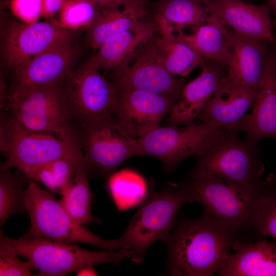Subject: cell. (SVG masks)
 I'll list each match as a JSON object with an SVG mask.
<instances>
[{
    "label": "cell",
    "mask_w": 276,
    "mask_h": 276,
    "mask_svg": "<svg viewBox=\"0 0 276 276\" xmlns=\"http://www.w3.org/2000/svg\"><path fill=\"white\" fill-rule=\"evenodd\" d=\"M234 237L211 217L183 219L162 241L167 249L171 275L212 276L224 267L232 253Z\"/></svg>",
    "instance_id": "obj_1"
},
{
    "label": "cell",
    "mask_w": 276,
    "mask_h": 276,
    "mask_svg": "<svg viewBox=\"0 0 276 276\" xmlns=\"http://www.w3.org/2000/svg\"><path fill=\"white\" fill-rule=\"evenodd\" d=\"M263 180L252 183L228 181L192 170L182 184L190 202L199 203L208 215L241 241L242 233L251 232L250 218Z\"/></svg>",
    "instance_id": "obj_2"
},
{
    "label": "cell",
    "mask_w": 276,
    "mask_h": 276,
    "mask_svg": "<svg viewBox=\"0 0 276 276\" xmlns=\"http://www.w3.org/2000/svg\"><path fill=\"white\" fill-rule=\"evenodd\" d=\"M2 107L6 116L30 130L59 135L77 131L61 83L44 86L14 83Z\"/></svg>",
    "instance_id": "obj_3"
},
{
    "label": "cell",
    "mask_w": 276,
    "mask_h": 276,
    "mask_svg": "<svg viewBox=\"0 0 276 276\" xmlns=\"http://www.w3.org/2000/svg\"><path fill=\"white\" fill-rule=\"evenodd\" d=\"M0 149L5 158L1 167L22 172L54 159L83 156L78 131L63 135L34 131L6 114L1 123Z\"/></svg>",
    "instance_id": "obj_4"
},
{
    "label": "cell",
    "mask_w": 276,
    "mask_h": 276,
    "mask_svg": "<svg viewBox=\"0 0 276 276\" xmlns=\"http://www.w3.org/2000/svg\"><path fill=\"white\" fill-rule=\"evenodd\" d=\"M55 194L48 189H42L38 182L30 180L25 191L30 227L21 238L39 237L66 243L82 242L106 250H117L123 247L120 238L115 240L102 238L76 221L56 199Z\"/></svg>",
    "instance_id": "obj_5"
},
{
    "label": "cell",
    "mask_w": 276,
    "mask_h": 276,
    "mask_svg": "<svg viewBox=\"0 0 276 276\" xmlns=\"http://www.w3.org/2000/svg\"><path fill=\"white\" fill-rule=\"evenodd\" d=\"M8 239L16 254L38 271V275H65L86 266L102 263L118 265L125 258L136 261L133 251L127 247L117 250L90 251L74 243L44 238Z\"/></svg>",
    "instance_id": "obj_6"
},
{
    "label": "cell",
    "mask_w": 276,
    "mask_h": 276,
    "mask_svg": "<svg viewBox=\"0 0 276 276\" xmlns=\"http://www.w3.org/2000/svg\"><path fill=\"white\" fill-rule=\"evenodd\" d=\"M187 202L190 201L182 184L171 185L150 192L139 205L120 237L123 247L133 251L136 264L143 262L154 242L162 241L170 234L176 225L178 210Z\"/></svg>",
    "instance_id": "obj_7"
},
{
    "label": "cell",
    "mask_w": 276,
    "mask_h": 276,
    "mask_svg": "<svg viewBox=\"0 0 276 276\" xmlns=\"http://www.w3.org/2000/svg\"><path fill=\"white\" fill-rule=\"evenodd\" d=\"M231 132L223 127L203 123L159 126L136 139L137 155L156 158L166 171H171L183 160L205 153Z\"/></svg>",
    "instance_id": "obj_8"
},
{
    "label": "cell",
    "mask_w": 276,
    "mask_h": 276,
    "mask_svg": "<svg viewBox=\"0 0 276 276\" xmlns=\"http://www.w3.org/2000/svg\"><path fill=\"white\" fill-rule=\"evenodd\" d=\"M72 118L83 123L113 119L119 90L86 62L74 68L61 83Z\"/></svg>",
    "instance_id": "obj_9"
},
{
    "label": "cell",
    "mask_w": 276,
    "mask_h": 276,
    "mask_svg": "<svg viewBox=\"0 0 276 276\" xmlns=\"http://www.w3.org/2000/svg\"><path fill=\"white\" fill-rule=\"evenodd\" d=\"M88 174L108 178L127 158L137 155L136 139L113 120H97L77 126Z\"/></svg>",
    "instance_id": "obj_10"
},
{
    "label": "cell",
    "mask_w": 276,
    "mask_h": 276,
    "mask_svg": "<svg viewBox=\"0 0 276 276\" xmlns=\"http://www.w3.org/2000/svg\"><path fill=\"white\" fill-rule=\"evenodd\" d=\"M258 146L244 142L231 132L199 156L194 171L228 181L252 183L261 180L264 165Z\"/></svg>",
    "instance_id": "obj_11"
},
{
    "label": "cell",
    "mask_w": 276,
    "mask_h": 276,
    "mask_svg": "<svg viewBox=\"0 0 276 276\" xmlns=\"http://www.w3.org/2000/svg\"><path fill=\"white\" fill-rule=\"evenodd\" d=\"M73 31L53 21L32 24L14 21L9 25L5 35L3 56L6 65L13 68L60 43L72 41Z\"/></svg>",
    "instance_id": "obj_12"
},
{
    "label": "cell",
    "mask_w": 276,
    "mask_h": 276,
    "mask_svg": "<svg viewBox=\"0 0 276 276\" xmlns=\"http://www.w3.org/2000/svg\"><path fill=\"white\" fill-rule=\"evenodd\" d=\"M112 78L111 82L119 90L147 91L176 101L186 84L157 62L145 44L131 60L112 71Z\"/></svg>",
    "instance_id": "obj_13"
},
{
    "label": "cell",
    "mask_w": 276,
    "mask_h": 276,
    "mask_svg": "<svg viewBox=\"0 0 276 276\" xmlns=\"http://www.w3.org/2000/svg\"><path fill=\"white\" fill-rule=\"evenodd\" d=\"M252 110L234 127L232 132H245L247 142L258 146L264 137L276 139V43L271 47L259 84L254 91Z\"/></svg>",
    "instance_id": "obj_14"
},
{
    "label": "cell",
    "mask_w": 276,
    "mask_h": 276,
    "mask_svg": "<svg viewBox=\"0 0 276 276\" xmlns=\"http://www.w3.org/2000/svg\"><path fill=\"white\" fill-rule=\"evenodd\" d=\"M175 102L166 96L147 91L119 90L113 119L129 135L137 139L159 127Z\"/></svg>",
    "instance_id": "obj_15"
},
{
    "label": "cell",
    "mask_w": 276,
    "mask_h": 276,
    "mask_svg": "<svg viewBox=\"0 0 276 276\" xmlns=\"http://www.w3.org/2000/svg\"><path fill=\"white\" fill-rule=\"evenodd\" d=\"M210 15L241 34L274 43L271 9L241 0H204Z\"/></svg>",
    "instance_id": "obj_16"
},
{
    "label": "cell",
    "mask_w": 276,
    "mask_h": 276,
    "mask_svg": "<svg viewBox=\"0 0 276 276\" xmlns=\"http://www.w3.org/2000/svg\"><path fill=\"white\" fill-rule=\"evenodd\" d=\"M199 76L182 87L166 123L170 126H188L204 108L215 92L221 79L227 74L224 65L204 59Z\"/></svg>",
    "instance_id": "obj_17"
},
{
    "label": "cell",
    "mask_w": 276,
    "mask_h": 276,
    "mask_svg": "<svg viewBox=\"0 0 276 276\" xmlns=\"http://www.w3.org/2000/svg\"><path fill=\"white\" fill-rule=\"evenodd\" d=\"M254 98V91L246 83L226 74L198 118L200 123L223 127L232 132L252 107Z\"/></svg>",
    "instance_id": "obj_18"
},
{
    "label": "cell",
    "mask_w": 276,
    "mask_h": 276,
    "mask_svg": "<svg viewBox=\"0 0 276 276\" xmlns=\"http://www.w3.org/2000/svg\"><path fill=\"white\" fill-rule=\"evenodd\" d=\"M77 51L68 41L55 45L15 68V83L44 86L61 84L74 70Z\"/></svg>",
    "instance_id": "obj_19"
},
{
    "label": "cell",
    "mask_w": 276,
    "mask_h": 276,
    "mask_svg": "<svg viewBox=\"0 0 276 276\" xmlns=\"http://www.w3.org/2000/svg\"><path fill=\"white\" fill-rule=\"evenodd\" d=\"M153 21L157 34L145 46L157 62L172 74L180 77L188 76L200 65L204 58L177 37L174 27L155 14Z\"/></svg>",
    "instance_id": "obj_20"
},
{
    "label": "cell",
    "mask_w": 276,
    "mask_h": 276,
    "mask_svg": "<svg viewBox=\"0 0 276 276\" xmlns=\"http://www.w3.org/2000/svg\"><path fill=\"white\" fill-rule=\"evenodd\" d=\"M224 32L235 57L234 64L228 68L227 75L242 81L255 91L271 42L241 34L224 25Z\"/></svg>",
    "instance_id": "obj_21"
},
{
    "label": "cell",
    "mask_w": 276,
    "mask_h": 276,
    "mask_svg": "<svg viewBox=\"0 0 276 276\" xmlns=\"http://www.w3.org/2000/svg\"><path fill=\"white\" fill-rule=\"evenodd\" d=\"M232 254L220 276H276V242L235 240Z\"/></svg>",
    "instance_id": "obj_22"
},
{
    "label": "cell",
    "mask_w": 276,
    "mask_h": 276,
    "mask_svg": "<svg viewBox=\"0 0 276 276\" xmlns=\"http://www.w3.org/2000/svg\"><path fill=\"white\" fill-rule=\"evenodd\" d=\"M156 30L154 22L148 21L139 29L123 32L103 43L86 62L105 74L113 71L131 60Z\"/></svg>",
    "instance_id": "obj_23"
},
{
    "label": "cell",
    "mask_w": 276,
    "mask_h": 276,
    "mask_svg": "<svg viewBox=\"0 0 276 276\" xmlns=\"http://www.w3.org/2000/svg\"><path fill=\"white\" fill-rule=\"evenodd\" d=\"M177 37L204 59L215 61L228 68L233 65L235 57L226 40L224 25L210 15L204 24L193 28L190 34L174 28Z\"/></svg>",
    "instance_id": "obj_24"
},
{
    "label": "cell",
    "mask_w": 276,
    "mask_h": 276,
    "mask_svg": "<svg viewBox=\"0 0 276 276\" xmlns=\"http://www.w3.org/2000/svg\"><path fill=\"white\" fill-rule=\"evenodd\" d=\"M148 21L123 9H98L93 22L87 29L86 43L94 54L110 38L127 30L139 29Z\"/></svg>",
    "instance_id": "obj_25"
},
{
    "label": "cell",
    "mask_w": 276,
    "mask_h": 276,
    "mask_svg": "<svg viewBox=\"0 0 276 276\" xmlns=\"http://www.w3.org/2000/svg\"><path fill=\"white\" fill-rule=\"evenodd\" d=\"M60 195L61 204L78 223L83 225L99 221L91 213L94 196L83 157L77 165L72 181Z\"/></svg>",
    "instance_id": "obj_26"
},
{
    "label": "cell",
    "mask_w": 276,
    "mask_h": 276,
    "mask_svg": "<svg viewBox=\"0 0 276 276\" xmlns=\"http://www.w3.org/2000/svg\"><path fill=\"white\" fill-rule=\"evenodd\" d=\"M107 185L112 199L121 212L140 205L150 193L145 178L130 169L113 172L107 178Z\"/></svg>",
    "instance_id": "obj_27"
},
{
    "label": "cell",
    "mask_w": 276,
    "mask_h": 276,
    "mask_svg": "<svg viewBox=\"0 0 276 276\" xmlns=\"http://www.w3.org/2000/svg\"><path fill=\"white\" fill-rule=\"evenodd\" d=\"M153 14L174 28H195L205 22L210 14L204 0H158L152 3Z\"/></svg>",
    "instance_id": "obj_28"
},
{
    "label": "cell",
    "mask_w": 276,
    "mask_h": 276,
    "mask_svg": "<svg viewBox=\"0 0 276 276\" xmlns=\"http://www.w3.org/2000/svg\"><path fill=\"white\" fill-rule=\"evenodd\" d=\"M250 228L258 237L276 239V175L271 173L263 180L250 218Z\"/></svg>",
    "instance_id": "obj_29"
},
{
    "label": "cell",
    "mask_w": 276,
    "mask_h": 276,
    "mask_svg": "<svg viewBox=\"0 0 276 276\" xmlns=\"http://www.w3.org/2000/svg\"><path fill=\"white\" fill-rule=\"evenodd\" d=\"M30 179L21 171L14 173L2 167L0 172V226L14 214L27 213L25 191Z\"/></svg>",
    "instance_id": "obj_30"
},
{
    "label": "cell",
    "mask_w": 276,
    "mask_h": 276,
    "mask_svg": "<svg viewBox=\"0 0 276 276\" xmlns=\"http://www.w3.org/2000/svg\"><path fill=\"white\" fill-rule=\"evenodd\" d=\"M80 160L58 158L34 166L22 172L30 179L40 182L46 189L60 194L72 181Z\"/></svg>",
    "instance_id": "obj_31"
},
{
    "label": "cell",
    "mask_w": 276,
    "mask_h": 276,
    "mask_svg": "<svg viewBox=\"0 0 276 276\" xmlns=\"http://www.w3.org/2000/svg\"><path fill=\"white\" fill-rule=\"evenodd\" d=\"M98 11L97 6L89 0H65L57 18L53 21L71 31L82 28L87 29Z\"/></svg>",
    "instance_id": "obj_32"
},
{
    "label": "cell",
    "mask_w": 276,
    "mask_h": 276,
    "mask_svg": "<svg viewBox=\"0 0 276 276\" xmlns=\"http://www.w3.org/2000/svg\"><path fill=\"white\" fill-rule=\"evenodd\" d=\"M0 233V275H32V268L29 262H23L19 259L8 237L2 229Z\"/></svg>",
    "instance_id": "obj_33"
},
{
    "label": "cell",
    "mask_w": 276,
    "mask_h": 276,
    "mask_svg": "<svg viewBox=\"0 0 276 276\" xmlns=\"http://www.w3.org/2000/svg\"><path fill=\"white\" fill-rule=\"evenodd\" d=\"M8 5L12 13L22 22L34 23L42 16V0H10Z\"/></svg>",
    "instance_id": "obj_34"
},
{
    "label": "cell",
    "mask_w": 276,
    "mask_h": 276,
    "mask_svg": "<svg viewBox=\"0 0 276 276\" xmlns=\"http://www.w3.org/2000/svg\"><path fill=\"white\" fill-rule=\"evenodd\" d=\"M98 9L120 8L127 10L140 19L149 13L147 0H89Z\"/></svg>",
    "instance_id": "obj_35"
},
{
    "label": "cell",
    "mask_w": 276,
    "mask_h": 276,
    "mask_svg": "<svg viewBox=\"0 0 276 276\" xmlns=\"http://www.w3.org/2000/svg\"><path fill=\"white\" fill-rule=\"evenodd\" d=\"M65 0H42V16L51 17L58 13Z\"/></svg>",
    "instance_id": "obj_36"
},
{
    "label": "cell",
    "mask_w": 276,
    "mask_h": 276,
    "mask_svg": "<svg viewBox=\"0 0 276 276\" xmlns=\"http://www.w3.org/2000/svg\"><path fill=\"white\" fill-rule=\"evenodd\" d=\"M76 275H98V273L94 268L93 266H86L82 268L76 272Z\"/></svg>",
    "instance_id": "obj_37"
},
{
    "label": "cell",
    "mask_w": 276,
    "mask_h": 276,
    "mask_svg": "<svg viewBox=\"0 0 276 276\" xmlns=\"http://www.w3.org/2000/svg\"><path fill=\"white\" fill-rule=\"evenodd\" d=\"M267 4L276 17V0H268Z\"/></svg>",
    "instance_id": "obj_38"
},
{
    "label": "cell",
    "mask_w": 276,
    "mask_h": 276,
    "mask_svg": "<svg viewBox=\"0 0 276 276\" xmlns=\"http://www.w3.org/2000/svg\"><path fill=\"white\" fill-rule=\"evenodd\" d=\"M10 0H1V3L3 4H8Z\"/></svg>",
    "instance_id": "obj_39"
},
{
    "label": "cell",
    "mask_w": 276,
    "mask_h": 276,
    "mask_svg": "<svg viewBox=\"0 0 276 276\" xmlns=\"http://www.w3.org/2000/svg\"><path fill=\"white\" fill-rule=\"evenodd\" d=\"M273 24L276 27V20H275V21L273 22Z\"/></svg>",
    "instance_id": "obj_40"
},
{
    "label": "cell",
    "mask_w": 276,
    "mask_h": 276,
    "mask_svg": "<svg viewBox=\"0 0 276 276\" xmlns=\"http://www.w3.org/2000/svg\"><path fill=\"white\" fill-rule=\"evenodd\" d=\"M275 43H276V40H275Z\"/></svg>",
    "instance_id": "obj_41"
}]
</instances>
